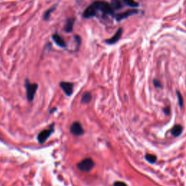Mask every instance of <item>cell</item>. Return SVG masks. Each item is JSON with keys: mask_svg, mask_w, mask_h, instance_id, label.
<instances>
[{"mask_svg": "<svg viewBox=\"0 0 186 186\" xmlns=\"http://www.w3.org/2000/svg\"><path fill=\"white\" fill-rule=\"evenodd\" d=\"M138 13V11L137 10H129L125 11V12H122V13H119V14L115 15V18L117 21H121V20L126 19L129 16H133V15H136Z\"/></svg>", "mask_w": 186, "mask_h": 186, "instance_id": "cell-7", "label": "cell"}, {"mask_svg": "<svg viewBox=\"0 0 186 186\" xmlns=\"http://www.w3.org/2000/svg\"><path fill=\"white\" fill-rule=\"evenodd\" d=\"M53 132H54V125L52 124V125L50 126L49 128L44 129V130H42L38 135L37 140H38L39 143L40 144L44 143V142L46 141V140H47L49 138H50V135H51Z\"/></svg>", "mask_w": 186, "mask_h": 186, "instance_id": "cell-4", "label": "cell"}, {"mask_svg": "<svg viewBox=\"0 0 186 186\" xmlns=\"http://www.w3.org/2000/svg\"><path fill=\"white\" fill-rule=\"evenodd\" d=\"M70 132L74 136H81L84 134V130L80 122L75 121L71 126Z\"/></svg>", "mask_w": 186, "mask_h": 186, "instance_id": "cell-5", "label": "cell"}, {"mask_svg": "<svg viewBox=\"0 0 186 186\" xmlns=\"http://www.w3.org/2000/svg\"><path fill=\"white\" fill-rule=\"evenodd\" d=\"M74 38L75 39V42L76 43V51L79 50L81 46V44H82V39H81L80 36L79 35H75L74 37Z\"/></svg>", "mask_w": 186, "mask_h": 186, "instance_id": "cell-17", "label": "cell"}, {"mask_svg": "<svg viewBox=\"0 0 186 186\" xmlns=\"http://www.w3.org/2000/svg\"><path fill=\"white\" fill-rule=\"evenodd\" d=\"M25 87L26 89V97H27L28 100L30 101V102L33 101L35 94L37 93V90L38 89V84L36 83H30L29 80L26 79Z\"/></svg>", "mask_w": 186, "mask_h": 186, "instance_id": "cell-2", "label": "cell"}, {"mask_svg": "<svg viewBox=\"0 0 186 186\" xmlns=\"http://www.w3.org/2000/svg\"><path fill=\"white\" fill-rule=\"evenodd\" d=\"M177 97H178V100H179V104L180 106L181 107H183V97H182L181 94H180L179 92H177Z\"/></svg>", "mask_w": 186, "mask_h": 186, "instance_id": "cell-18", "label": "cell"}, {"mask_svg": "<svg viewBox=\"0 0 186 186\" xmlns=\"http://www.w3.org/2000/svg\"><path fill=\"white\" fill-rule=\"evenodd\" d=\"M164 112H165V114H168L169 112H170V108H167V109H164Z\"/></svg>", "mask_w": 186, "mask_h": 186, "instance_id": "cell-21", "label": "cell"}, {"mask_svg": "<svg viewBox=\"0 0 186 186\" xmlns=\"http://www.w3.org/2000/svg\"><path fill=\"white\" fill-rule=\"evenodd\" d=\"M114 186H127V184L125 183H124V182H121V181H116L114 183Z\"/></svg>", "mask_w": 186, "mask_h": 186, "instance_id": "cell-19", "label": "cell"}, {"mask_svg": "<svg viewBox=\"0 0 186 186\" xmlns=\"http://www.w3.org/2000/svg\"><path fill=\"white\" fill-rule=\"evenodd\" d=\"M153 84H154V85H155L156 87H158V88L161 87V84L160 83V82H159V80L154 79L153 80Z\"/></svg>", "mask_w": 186, "mask_h": 186, "instance_id": "cell-20", "label": "cell"}, {"mask_svg": "<svg viewBox=\"0 0 186 186\" xmlns=\"http://www.w3.org/2000/svg\"><path fill=\"white\" fill-rule=\"evenodd\" d=\"M57 6H58V5H54L53 7H50V9H48L47 10H46V12L44 13V15H43V19H44V20H45V21H48V20H50L52 13L56 10Z\"/></svg>", "mask_w": 186, "mask_h": 186, "instance_id": "cell-11", "label": "cell"}, {"mask_svg": "<svg viewBox=\"0 0 186 186\" xmlns=\"http://www.w3.org/2000/svg\"><path fill=\"white\" fill-rule=\"evenodd\" d=\"M146 159L148 161V162L152 163V164H153V163H155L156 161L157 158L155 155H153V154L148 153L146 155Z\"/></svg>", "mask_w": 186, "mask_h": 186, "instance_id": "cell-15", "label": "cell"}, {"mask_svg": "<svg viewBox=\"0 0 186 186\" xmlns=\"http://www.w3.org/2000/svg\"><path fill=\"white\" fill-rule=\"evenodd\" d=\"M111 6L114 8V10H119L123 7L122 6V3L120 0H111Z\"/></svg>", "mask_w": 186, "mask_h": 186, "instance_id": "cell-13", "label": "cell"}, {"mask_svg": "<svg viewBox=\"0 0 186 186\" xmlns=\"http://www.w3.org/2000/svg\"><path fill=\"white\" fill-rule=\"evenodd\" d=\"M94 8L97 13L98 12H102L103 15L106 16H111L112 17L115 16L114 14V10L111 5L104 1H96L92 3Z\"/></svg>", "mask_w": 186, "mask_h": 186, "instance_id": "cell-1", "label": "cell"}, {"mask_svg": "<svg viewBox=\"0 0 186 186\" xmlns=\"http://www.w3.org/2000/svg\"><path fill=\"white\" fill-rule=\"evenodd\" d=\"M92 100V95L89 92H86L82 97V103L84 104H88Z\"/></svg>", "mask_w": 186, "mask_h": 186, "instance_id": "cell-14", "label": "cell"}, {"mask_svg": "<svg viewBox=\"0 0 186 186\" xmlns=\"http://www.w3.org/2000/svg\"><path fill=\"white\" fill-rule=\"evenodd\" d=\"M95 167V162L91 158H87L84 159L79 163L77 164V168L82 172H90Z\"/></svg>", "mask_w": 186, "mask_h": 186, "instance_id": "cell-3", "label": "cell"}, {"mask_svg": "<svg viewBox=\"0 0 186 186\" xmlns=\"http://www.w3.org/2000/svg\"><path fill=\"white\" fill-rule=\"evenodd\" d=\"M182 132H183V127L180 125H177L172 129L171 133H172V135H173V136L177 137L179 136L180 135H181Z\"/></svg>", "mask_w": 186, "mask_h": 186, "instance_id": "cell-12", "label": "cell"}, {"mask_svg": "<svg viewBox=\"0 0 186 186\" xmlns=\"http://www.w3.org/2000/svg\"><path fill=\"white\" fill-rule=\"evenodd\" d=\"M123 2L126 5L131 7H137L139 5L138 3H137L134 0H123Z\"/></svg>", "mask_w": 186, "mask_h": 186, "instance_id": "cell-16", "label": "cell"}, {"mask_svg": "<svg viewBox=\"0 0 186 186\" xmlns=\"http://www.w3.org/2000/svg\"><path fill=\"white\" fill-rule=\"evenodd\" d=\"M60 87L62 88L65 95L68 96H71L74 91V84L71 82H61L60 83Z\"/></svg>", "mask_w": 186, "mask_h": 186, "instance_id": "cell-6", "label": "cell"}, {"mask_svg": "<svg viewBox=\"0 0 186 186\" xmlns=\"http://www.w3.org/2000/svg\"><path fill=\"white\" fill-rule=\"evenodd\" d=\"M52 40L54 41V42H55L58 47H60L65 48L67 47V44L65 43L64 39H63V37L60 36L58 33H54L52 36Z\"/></svg>", "mask_w": 186, "mask_h": 186, "instance_id": "cell-9", "label": "cell"}, {"mask_svg": "<svg viewBox=\"0 0 186 186\" xmlns=\"http://www.w3.org/2000/svg\"><path fill=\"white\" fill-rule=\"evenodd\" d=\"M122 33H123V29H122V28H119V29L117 30V31L115 33V34L111 38L106 39L105 42H106V44L110 45L116 44V43L119 42V39H121Z\"/></svg>", "mask_w": 186, "mask_h": 186, "instance_id": "cell-8", "label": "cell"}, {"mask_svg": "<svg viewBox=\"0 0 186 186\" xmlns=\"http://www.w3.org/2000/svg\"><path fill=\"white\" fill-rule=\"evenodd\" d=\"M75 22H76V18H68L66 20V22H65V25L64 27V30L65 32L68 33L72 32L73 30H74Z\"/></svg>", "mask_w": 186, "mask_h": 186, "instance_id": "cell-10", "label": "cell"}]
</instances>
